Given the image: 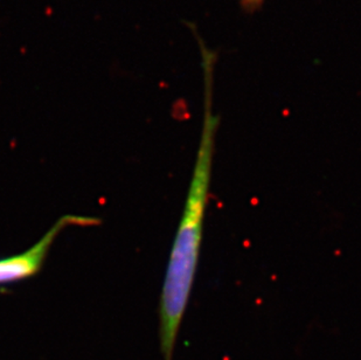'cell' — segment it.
<instances>
[{"instance_id":"3957f363","label":"cell","mask_w":361,"mask_h":360,"mask_svg":"<svg viewBox=\"0 0 361 360\" xmlns=\"http://www.w3.org/2000/svg\"><path fill=\"white\" fill-rule=\"evenodd\" d=\"M263 1H264V0H241V4L247 10L252 11L259 7V5H261Z\"/></svg>"},{"instance_id":"7a4b0ae2","label":"cell","mask_w":361,"mask_h":360,"mask_svg":"<svg viewBox=\"0 0 361 360\" xmlns=\"http://www.w3.org/2000/svg\"><path fill=\"white\" fill-rule=\"evenodd\" d=\"M96 224H99V219L80 215H65L59 219L56 224L41 238L40 241L32 246L31 248L20 254L0 258V284L19 282L37 275L47 258L55 239L65 228L72 224L90 226Z\"/></svg>"},{"instance_id":"6da1fadb","label":"cell","mask_w":361,"mask_h":360,"mask_svg":"<svg viewBox=\"0 0 361 360\" xmlns=\"http://www.w3.org/2000/svg\"><path fill=\"white\" fill-rule=\"evenodd\" d=\"M202 68L204 112L200 142L183 217L167 263L159 303V344L164 360L173 359L181 322L188 309L198 268L204 212L211 186L215 138L219 126L218 116L215 115L213 109L214 60L202 59Z\"/></svg>"}]
</instances>
